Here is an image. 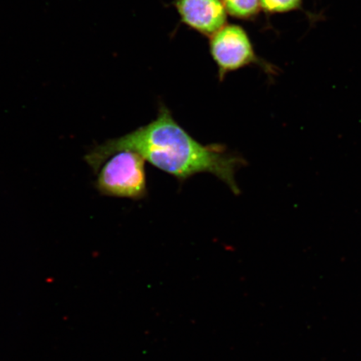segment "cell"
I'll use <instances>...</instances> for the list:
<instances>
[{
	"instance_id": "2",
	"label": "cell",
	"mask_w": 361,
	"mask_h": 361,
	"mask_svg": "<svg viewBox=\"0 0 361 361\" xmlns=\"http://www.w3.org/2000/svg\"><path fill=\"white\" fill-rule=\"evenodd\" d=\"M145 162L134 151L111 153L90 166L97 177L94 187L104 196L144 200L148 194Z\"/></svg>"
},
{
	"instance_id": "3",
	"label": "cell",
	"mask_w": 361,
	"mask_h": 361,
	"mask_svg": "<svg viewBox=\"0 0 361 361\" xmlns=\"http://www.w3.org/2000/svg\"><path fill=\"white\" fill-rule=\"evenodd\" d=\"M209 52L218 67L220 81L231 72L257 66L266 74L275 75L277 68L261 59L247 31L237 24H226L209 37Z\"/></svg>"
},
{
	"instance_id": "6",
	"label": "cell",
	"mask_w": 361,
	"mask_h": 361,
	"mask_svg": "<svg viewBox=\"0 0 361 361\" xmlns=\"http://www.w3.org/2000/svg\"><path fill=\"white\" fill-rule=\"evenodd\" d=\"M304 0H260L261 10L267 16L304 11Z\"/></svg>"
},
{
	"instance_id": "4",
	"label": "cell",
	"mask_w": 361,
	"mask_h": 361,
	"mask_svg": "<svg viewBox=\"0 0 361 361\" xmlns=\"http://www.w3.org/2000/svg\"><path fill=\"white\" fill-rule=\"evenodd\" d=\"M173 4L180 22L206 37L227 24L223 0H174Z\"/></svg>"
},
{
	"instance_id": "5",
	"label": "cell",
	"mask_w": 361,
	"mask_h": 361,
	"mask_svg": "<svg viewBox=\"0 0 361 361\" xmlns=\"http://www.w3.org/2000/svg\"><path fill=\"white\" fill-rule=\"evenodd\" d=\"M228 15L243 21H252L259 16L260 0H223Z\"/></svg>"
},
{
	"instance_id": "1",
	"label": "cell",
	"mask_w": 361,
	"mask_h": 361,
	"mask_svg": "<svg viewBox=\"0 0 361 361\" xmlns=\"http://www.w3.org/2000/svg\"><path fill=\"white\" fill-rule=\"evenodd\" d=\"M121 150L137 152L179 182L197 174L209 173L228 185L236 195L240 194L235 174L246 165L245 160L221 144L202 145L177 123L164 104H160L157 118L150 123L90 149L85 160L90 168Z\"/></svg>"
}]
</instances>
